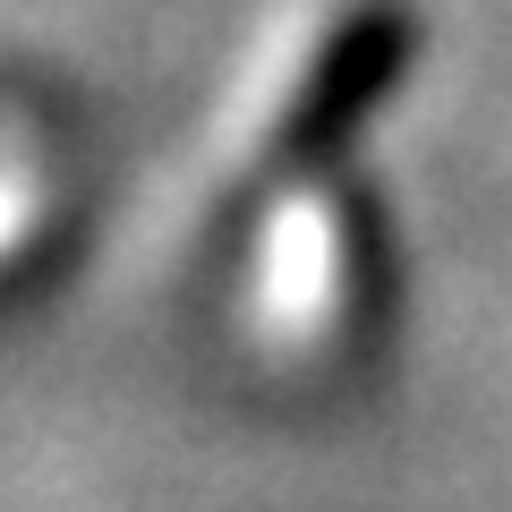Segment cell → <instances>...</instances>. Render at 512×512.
Returning <instances> with one entry per match:
<instances>
[{"label":"cell","mask_w":512,"mask_h":512,"mask_svg":"<svg viewBox=\"0 0 512 512\" xmlns=\"http://www.w3.org/2000/svg\"><path fill=\"white\" fill-rule=\"evenodd\" d=\"M410 52H419V18L402 0H359L342 26L325 35V52L308 60L299 94L274 120V163L282 171H325L342 163V146L359 137V120L402 86Z\"/></svg>","instance_id":"6da1fadb"}]
</instances>
